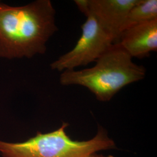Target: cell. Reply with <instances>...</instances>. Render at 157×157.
<instances>
[{
	"mask_svg": "<svg viewBox=\"0 0 157 157\" xmlns=\"http://www.w3.org/2000/svg\"><path fill=\"white\" fill-rule=\"evenodd\" d=\"M67 123L49 133L37 132L28 140L8 143L0 140L2 157H86L97 151L115 148V142L106 130L100 127L95 136L89 140H73L67 136Z\"/></svg>",
	"mask_w": 157,
	"mask_h": 157,
	"instance_id": "obj_3",
	"label": "cell"
},
{
	"mask_svg": "<svg viewBox=\"0 0 157 157\" xmlns=\"http://www.w3.org/2000/svg\"><path fill=\"white\" fill-rule=\"evenodd\" d=\"M93 67L67 70L60 76L63 86L79 85L95 95L98 101H109L124 87L144 78L146 69L132 61V57L119 43L113 44L95 61Z\"/></svg>",
	"mask_w": 157,
	"mask_h": 157,
	"instance_id": "obj_2",
	"label": "cell"
},
{
	"mask_svg": "<svg viewBox=\"0 0 157 157\" xmlns=\"http://www.w3.org/2000/svg\"><path fill=\"white\" fill-rule=\"evenodd\" d=\"M139 0H75V4L83 13L95 17L101 27L117 43L124 30L130 10Z\"/></svg>",
	"mask_w": 157,
	"mask_h": 157,
	"instance_id": "obj_5",
	"label": "cell"
},
{
	"mask_svg": "<svg viewBox=\"0 0 157 157\" xmlns=\"http://www.w3.org/2000/svg\"><path fill=\"white\" fill-rule=\"evenodd\" d=\"M118 43L129 55L142 59L157 50V19L126 29Z\"/></svg>",
	"mask_w": 157,
	"mask_h": 157,
	"instance_id": "obj_6",
	"label": "cell"
},
{
	"mask_svg": "<svg viewBox=\"0 0 157 157\" xmlns=\"http://www.w3.org/2000/svg\"><path fill=\"white\" fill-rule=\"evenodd\" d=\"M155 19H157V0H139L129 12L123 31L136 25Z\"/></svg>",
	"mask_w": 157,
	"mask_h": 157,
	"instance_id": "obj_7",
	"label": "cell"
},
{
	"mask_svg": "<svg viewBox=\"0 0 157 157\" xmlns=\"http://www.w3.org/2000/svg\"><path fill=\"white\" fill-rule=\"evenodd\" d=\"M50 0L12 6L0 2V58H31L43 54L58 30Z\"/></svg>",
	"mask_w": 157,
	"mask_h": 157,
	"instance_id": "obj_1",
	"label": "cell"
},
{
	"mask_svg": "<svg viewBox=\"0 0 157 157\" xmlns=\"http://www.w3.org/2000/svg\"><path fill=\"white\" fill-rule=\"evenodd\" d=\"M86 157H114L112 155H108V156H104V155H99V154H97L96 153H93V154H91L87 156Z\"/></svg>",
	"mask_w": 157,
	"mask_h": 157,
	"instance_id": "obj_8",
	"label": "cell"
},
{
	"mask_svg": "<svg viewBox=\"0 0 157 157\" xmlns=\"http://www.w3.org/2000/svg\"><path fill=\"white\" fill-rule=\"evenodd\" d=\"M84 15L87 19L82 26V34L73 49L51 63L52 69L58 71L74 70L75 67L95 62L114 44L111 36L95 17L89 13Z\"/></svg>",
	"mask_w": 157,
	"mask_h": 157,
	"instance_id": "obj_4",
	"label": "cell"
}]
</instances>
